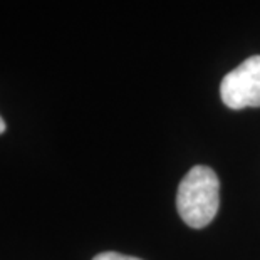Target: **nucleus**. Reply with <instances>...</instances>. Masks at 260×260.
I'll use <instances>...</instances> for the list:
<instances>
[{"label": "nucleus", "mask_w": 260, "mask_h": 260, "mask_svg": "<svg viewBox=\"0 0 260 260\" xmlns=\"http://www.w3.org/2000/svg\"><path fill=\"white\" fill-rule=\"evenodd\" d=\"M220 207V180L217 173L197 165L183 176L176 193V210L181 220L191 229H203L212 223Z\"/></svg>", "instance_id": "1"}, {"label": "nucleus", "mask_w": 260, "mask_h": 260, "mask_svg": "<svg viewBox=\"0 0 260 260\" xmlns=\"http://www.w3.org/2000/svg\"><path fill=\"white\" fill-rule=\"evenodd\" d=\"M220 96L226 108H260V56H252L230 71L220 84Z\"/></svg>", "instance_id": "2"}, {"label": "nucleus", "mask_w": 260, "mask_h": 260, "mask_svg": "<svg viewBox=\"0 0 260 260\" xmlns=\"http://www.w3.org/2000/svg\"><path fill=\"white\" fill-rule=\"evenodd\" d=\"M5 128H7V126H5V121L2 119V116H0V135L5 133Z\"/></svg>", "instance_id": "4"}, {"label": "nucleus", "mask_w": 260, "mask_h": 260, "mask_svg": "<svg viewBox=\"0 0 260 260\" xmlns=\"http://www.w3.org/2000/svg\"><path fill=\"white\" fill-rule=\"evenodd\" d=\"M92 260H141V258L123 255V253H118V252H103V253H98Z\"/></svg>", "instance_id": "3"}]
</instances>
